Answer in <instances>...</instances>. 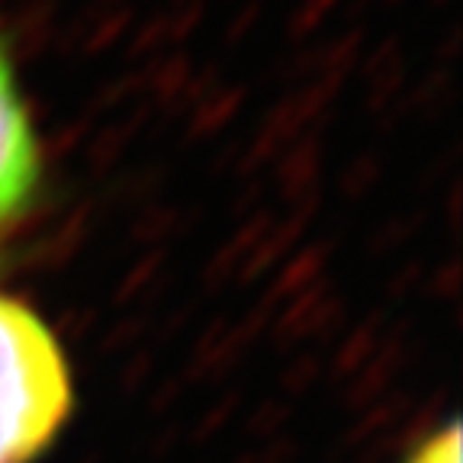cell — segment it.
I'll list each match as a JSON object with an SVG mask.
<instances>
[{
  "label": "cell",
  "instance_id": "obj_1",
  "mask_svg": "<svg viewBox=\"0 0 463 463\" xmlns=\"http://www.w3.org/2000/svg\"><path fill=\"white\" fill-rule=\"evenodd\" d=\"M65 351L36 312L0 297V463H33L71 415Z\"/></svg>",
  "mask_w": 463,
  "mask_h": 463
},
{
  "label": "cell",
  "instance_id": "obj_2",
  "mask_svg": "<svg viewBox=\"0 0 463 463\" xmlns=\"http://www.w3.org/2000/svg\"><path fill=\"white\" fill-rule=\"evenodd\" d=\"M39 184V148L23 100L16 94V80L10 58L0 45V219L23 213Z\"/></svg>",
  "mask_w": 463,
  "mask_h": 463
},
{
  "label": "cell",
  "instance_id": "obj_3",
  "mask_svg": "<svg viewBox=\"0 0 463 463\" xmlns=\"http://www.w3.org/2000/svg\"><path fill=\"white\" fill-rule=\"evenodd\" d=\"M405 463H460V428L450 421L444 431L421 441Z\"/></svg>",
  "mask_w": 463,
  "mask_h": 463
}]
</instances>
